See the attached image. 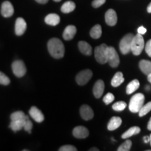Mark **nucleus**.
I'll use <instances>...</instances> for the list:
<instances>
[{
	"mask_svg": "<svg viewBox=\"0 0 151 151\" xmlns=\"http://www.w3.org/2000/svg\"><path fill=\"white\" fill-rule=\"evenodd\" d=\"M48 50L52 58L60 59L65 55V46L63 43L58 38H52L48 42Z\"/></svg>",
	"mask_w": 151,
	"mask_h": 151,
	"instance_id": "f257e3e1",
	"label": "nucleus"
},
{
	"mask_svg": "<svg viewBox=\"0 0 151 151\" xmlns=\"http://www.w3.org/2000/svg\"><path fill=\"white\" fill-rule=\"evenodd\" d=\"M109 46L106 44L100 45L97 46L94 49V57L97 61L100 64H104L108 62Z\"/></svg>",
	"mask_w": 151,
	"mask_h": 151,
	"instance_id": "f03ea898",
	"label": "nucleus"
},
{
	"mask_svg": "<svg viewBox=\"0 0 151 151\" xmlns=\"http://www.w3.org/2000/svg\"><path fill=\"white\" fill-rule=\"evenodd\" d=\"M144 101L145 97L143 94H135L130 99L129 104V111L132 113H139L144 104Z\"/></svg>",
	"mask_w": 151,
	"mask_h": 151,
	"instance_id": "7ed1b4c3",
	"label": "nucleus"
},
{
	"mask_svg": "<svg viewBox=\"0 0 151 151\" xmlns=\"http://www.w3.org/2000/svg\"><path fill=\"white\" fill-rule=\"evenodd\" d=\"M144 39L142 35L138 33L134 36L132 41L131 51L134 55H139L144 48Z\"/></svg>",
	"mask_w": 151,
	"mask_h": 151,
	"instance_id": "20e7f679",
	"label": "nucleus"
},
{
	"mask_svg": "<svg viewBox=\"0 0 151 151\" xmlns=\"http://www.w3.org/2000/svg\"><path fill=\"white\" fill-rule=\"evenodd\" d=\"M134 38V35L132 34L129 33L126 35L122 38L120 42V50L122 54L126 55L131 51V46H132V41Z\"/></svg>",
	"mask_w": 151,
	"mask_h": 151,
	"instance_id": "39448f33",
	"label": "nucleus"
},
{
	"mask_svg": "<svg viewBox=\"0 0 151 151\" xmlns=\"http://www.w3.org/2000/svg\"><path fill=\"white\" fill-rule=\"evenodd\" d=\"M12 70L16 76L21 78L25 75L27 69L22 60H16L12 64Z\"/></svg>",
	"mask_w": 151,
	"mask_h": 151,
	"instance_id": "423d86ee",
	"label": "nucleus"
},
{
	"mask_svg": "<svg viewBox=\"0 0 151 151\" xmlns=\"http://www.w3.org/2000/svg\"><path fill=\"white\" fill-rule=\"evenodd\" d=\"M92 76V72L90 69H85L83 71H81L79 72L76 76V80L77 83L80 86H84L91 79Z\"/></svg>",
	"mask_w": 151,
	"mask_h": 151,
	"instance_id": "0eeeda50",
	"label": "nucleus"
},
{
	"mask_svg": "<svg viewBox=\"0 0 151 151\" xmlns=\"http://www.w3.org/2000/svg\"><path fill=\"white\" fill-rule=\"evenodd\" d=\"M108 62L111 67L116 68L118 67L120 64V58L118 52L113 47H109V55H108Z\"/></svg>",
	"mask_w": 151,
	"mask_h": 151,
	"instance_id": "6e6552de",
	"label": "nucleus"
},
{
	"mask_svg": "<svg viewBox=\"0 0 151 151\" xmlns=\"http://www.w3.org/2000/svg\"><path fill=\"white\" fill-rule=\"evenodd\" d=\"M1 14L4 18H9L14 14V9L12 4L9 1H4L1 7Z\"/></svg>",
	"mask_w": 151,
	"mask_h": 151,
	"instance_id": "1a4fd4ad",
	"label": "nucleus"
},
{
	"mask_svg": "<svg viewBox=\"0 0 151 151\" xmlns=\"http://www.w3.org/2000/svg\"><path fill=\"white\" fill-rule=\"evenodd\" d=\"M27 29V23L22 18H18L15 24V32L17 36H21Z\"/></svg>",
	"mask_w": 151,
	"mask_h": 151,
	"instance_id": "9d476101",
	"label": "nucleus"
},
{
	"mask_svg": "<svg viewBox=\"0 0 151 151\" xmlns=\"http://www.w3.org/2000/svg\"><path fill=\"white\" fill-rule=\"evenodd\" d=\"M105 21L109 26L116 25L118 22V16H117L116 12L113 9H109L106 12Z\"/></svg>",
	"mask_w": 151,
	"mask_h": 151,
	"instance_id": "9b49d317",
	"label": "nucleus"
},
{
	"mask_svg": "<svg viewBox=\"0 0 151 151\" xmlns=\"http://www.w3.org/2000/svg\"><path fill=\"white\" fill-rule=\"evenodd\" d=\"M81 116L85 120H90L94 117V112L92 108L88 105H83L80 109Z\"/></svg>",
	"mask_w": 151,
	"mask_h": 151,
	"instance_id": "f8f14e48",
	"label": "nucleus"
},
{
	"mask_svg": "<svg viewBox=\"0 0 151 151\" xmlns=\"http://www.w3.org/2000/svg\"><path fill=\"white\" fill-rule=\"evenodd\" d=\"M73 135L77 139H86L89 135V131L83 126H78L73 129Z\"/></svg>",
	"mask_w": 151,
	"mask_h": 151,
	"instance_id": "ddd939ff",
	"label": "nucleus"
},
{
	"mask_svg": "<svg viewBox=\"0 0 151 151\" xmlns=\"http://www.w3.org/2000/svg\"><path fill=\"white\" fill-rule=\"evenodd\" d=\"M30 116L34 120H35L37 122H41L44 120V116L42 112L39 110L37 107L32 106L29 111Z\"/></svg>",
	"mask_w": 151,
	"mask_h": 151,
	"instance_id": "4468645a",
	"label": "nucleus"
},
{
	"mask_svg": "<svg viewBox=\"0 0 151 151\" xmlns=\"http://www.w3.org/2000/svg\"><path fill=\"white\" fill-rule=\"evenodd\" d=\"M104 83L102 80H98L93 87V94L96 98H100L104 91Z\"/></svg>",
	"mask_w": 151,
	"mask_h": 151,
	"instance_id": "2eb2a0df",
	"label": "nucleus"
},
{
	"mask_svg": "<svg viewBox=\"0 0 151 151\" xmlns=\"http://www.w3.org/2000/svg\"><path fill=\"white\" fill-rule=\"evenodd\" d=\"M76 27L74 25H68L64 30L63 39L66 41H70L76 34Z\"/></svg>",
	"mask_w": 151,
	"mask_h": 151,
	"instance_id": "dca6fc26",
	"label": "nucleus"
},
{
	"mask_svg": "<svg viewBox=\"0 0 151 151\" xmlns=\"http://www.w3.org/2000/svg\"><path fill=\"white\" fill-rule=\"evenodd\" d=\"M60 18L56 14H50L45 18V22L48 25L56 26L60 23Z\"/></svg>",
	"mask_w": 151,
	"mask_h": 151,
	"instance_id": "f3484780",
	"label": "nucleus"
},
{
	"mask_svg": "<svg viewBox=\"0 0 151 151\" xmlns=\"http://www.w3.org/2000/svg\"><path fill=\"white\" fill-rule=\"evenodd\" d=\"M78 48L80 51L82 52L83 54L86 55H90L92 52V47L86 41H81L78 42Z\"/></svg>",
	"mask_w": 151,
	"mask_h": 151,
	"instance_id": "a211bd4d",
	"label": "nucleus"
},
{
	"mask_svg": "<svg viewBox=\"0 0 151 151\" xmlns=\"http://www.w3.org/2000/svg\"><path fill=\"white\" fill-rule=\"evenodd\" d=\"M122 124V119L120 117H116L114 116L109 121L107 128L110 131H113V130H116V129L120 127Z\"/></svg>",
	"mask_w": 151,
	"mask_h": 151,
	"instance_id": "6ab92c4d",
	"label": "nucleus"
},
{
	"mask_svg": "<svg viewBox=\"0 0 151 151\" xmlns=\"http://www.w3.org/2000/svg\"><path fill=\"white\" fill-rule=\"evenodd\" d=\"M139 67L142 72L147 76L151 74V62L142 60L139 62Z\"/></svg>",
	"mask_w": 151,
	"mask_h": 151,
	"instance_id": "aec40b11",
	"label": "nucleus"
},
{
	"mask_svg": "<svg viewBox=\"0 0 151 151\" xmlns=\"http://www.w3.org/2000/svg\"><path fill=\"white\" fill-rule=\"evenodd\" d=\"M27 116L25 117V118L22 119V120H11L10 123V128L13 131L16 132L18 131H20V129H22L24 127V121H25V119L27 118Z\"/></svg>",
	"mask_w": 151,
	"mask_h": 151,
	"instance_id": "412c9836",
	"label": "nucleus"
},
{
	"mask_svg": "<svg viewBox=\"0 0 151 151\" xmlns=\"http://www.w3.org/2000/svg\"><path fill=\"white\" fill-rule=\"evenodd\" d=\"M124 78L123 77V74L122 72H117L116 74L114 75L113 78L111 80V86L114 88H117V87L120 86L122 83L124 82Z\"/></svg>",
	"mask_w": 151,
	"mask_h": 151,
	"instance_id": "4be33fe9",
	"label": "nucleus"
},
{
	"mask_svg": "<svg viewBox=\"0 0 151 151\" xmlns=\"http://www.w3.org/2000/svg\"><path fill=\"white\" fill-rule=\"evenodd\" d=\"M76 9L75 3L72 1H66L65 3L63 4V5L61 7V11L64 14H69L72 12Z\"/></svg>",
	"mask_w": 151,
	"mask_h": 151,
	"instance_id": "5701e85b",
	"label": "nucleus"
},
{
	"mask_svg": "<svg viewBox=\"0 0 151 151\" xmlns=\"http://www.w3.org/2000/svg\"><path fill=\"white\" fill-rule=\"evenodd\" d=\"M140 86V83L137 79L132 81L129 84L127 85V88H126V92L127 94H131L134 92L136 90H138V88Z\"/></svg>",
	"mask_w": 151,
	"mask_h": 151,
	"instance_id": "b1692460",
	"label": "nucleus"
},
{
	"mask_svg": "<svg viewBox=\"0 0 151 151\" xmlns=\"http://www.w3.org/2000/svg\"><path fill=\"white\" fill-rule=\"evenodd\" d=\"M140 132H141L140 127H137V126H134V127L129 128V129L127 130V131L124 132V134H122V139H127L128 138L132 137V136L137 134H139Z\"/></svg>",
	"mask_w": 151,
	"mask_h": 151,
	"instance_id": "393cba45",
	"label": "nucleus"
},
{
	"mask_svg": "<svg viewBox=\"0 0 151 151\" xmlns=\"http://www.w3.org/2000/svg\"><path fill=\"white\" fill-rule=\"evenodd\" d=\"M101 34H102V29H101V27L100 24H96L90 30V35L91 36L92 38L94 39H99L101 37Z\"/></svg>",
	"mask_w": 151,
	"mask_h": 151,
	"instance_id": "a878e982",
	"label": "nucleus"
},
{
	"mask_svg": "<svg viewBox=\"0 0 151 151\" xmlns=\"http://www.w3.org/2000/svg\"><path fill=\"white\" fill-rule=\"evenodd\" d=\"M151 111V101L148 102L146 104L143 105V106L141 107L140 111H139V114L140 117H143L146 116L147 113H148Z\"/></svg>",
	"mask_w": 151,
	"mask_h": 151,
	"instance_id": "bb28decb",
	"label": "nucleus"
},
{
	"mask_svg": "<svg viewBox=\"0 0 151 151\" xmlns=\"http://www.w3.org/2000/svg\"><path fill=\"white\" fill-rule=\"evenodd\" d=\"M126 107H127V104L122 101H118V102L115 103L112 106V108L113 110L116 111H123L124 110V109H125Z\"/></svg>",
	"mask_w": 151,
	"mask_h": 151,
	"instance_id": "cd10ccee",
	"label": "nucleus"
},
{
	"mask_svg": "<svg viewBox=\"0 0 151 151\" xmlns=\"http://www.w3.org/2000/svg\"><path fill=\"white\" fill-rule=\"evenodd\" d=\"M27 116L22 111H16V112L13 113L11 115V120H22V119L25 118Z\"/></svg>",
	"mask_w": 151,
	"mask_h": 151,
	"instance_id": "c85d7f7f",
	"label": "nucleus"
},
{
	"mask_svg": "<svg viewBox=\"0 0 151 151\" xmlns=\"http://www.w3.org/2000/svg\"><path fill=\"white\" fill-rule=\"evenodd\" d=\"M132 143L130 140H126L121 146H119L118 151H129L131 149Z\"/></svg>",
	"mask_w": 151,
	"mask_h": 151,
	"instance_id": "c756f323",
	"label": "nucleus"
},
{
	"mask_svg": "<svg viewBox=\"0 0 151 151\" xmlns=\"http://www.w3.org/2000/svg\"><path fill=\"white\" fill-rule=\"evenodd\" d=\"M11 81L6 75L0 71V84L4 86H8L10 84Z\"/></svg>",
	"mask_w": 151,
	"mask_h": 151,
	"instance_id": "7c9ffc66",
	"label": "nucleus"
},
{
	"mask_svg": "<svg viewBox=\"0 0 151 151\" xmlns=\"http://www.w3.org/2000/svg\"><path fill=\"white\" fill-rule=\"evenodd\" d=\"M32 127H33L32 122L31 120H29V117L27 116V118H26V119H25V121H24V124L23 129L25 130L26 132H27L28 133H31Z\"/></svg>",
	"mask_w": 151,
	"mask_h": 151,
	"instance_id": "2f4dec72",
	"label": "nucleus"
},
{
	"mask_svg": "<svg viewBox=\"0 0 151 151\" xmlns=\"http://www.w3.org/2000/svg\"><path fill=\"white\" fill-rule=\"evenodd\" d=\"M115 99L114 95L111 92H109L104 96V97L103 98V101L106 104H109L111 102H113V100Z\"/></svg>",
	"mask_w": 151,
	"mask_h": 151,
	"instance_id": "473e14b6",
	"label": "nucleus"
},
{
	"mask_svg": "<svg viewBox=\"0 0 151 151\" xmlns=\"http://www.w3.org/2000/svg\"><path fill=\"white\" fill-rule=\"evenodd\" d=\"M60 151H76L77 148L75 146L71 145H66V146H62L59 148Z\"/></svg>",
	"mask_w": 151,
	"mask_h": 151,
	"instance_id": "72a5a7b5",
	"label": "nucleus"
},
{
	"mask_svg": "<svg viewBox=\"0 0 151 151\" xmlns=\"http://www.w3.org/2000/svg\"><path fill=\"white\" fill-rule=\"evenodd\" d=\"M106 2V0H94L92 2V6L94 8H99Z\"/></svg>",
	"mask_w": 151,
	"mask_h": 151,
	"instance_id": "f704fd0d",
	"label": "nucleus"
},
{
	"mask_svg": "<svg viewBox=\"0 0 151 151\" xmlns=\"http://www.w3.org/2000/svg\"><path fill=\"white\" fill-rule=\"evenodd\" d=\"M145 50H146V52L148 54V55L151 58V39L146 43Z\"/></svg>",
	"mask_w": 151,
	"mask_h": 151,
	"instance_id": "c9c22d12",
	"label": "nucleus"
},
{
	"mask_svg": "<svg viewBox=\"0 0 151 151\" xmlns=\"http://www.w3.org/2000/svg\"><path fill=\"white\" fill-rule=\"evenodd\" d=\"M138 33L140 34V35H145V34L147 32V29L145 28L144 27H143V26H141V27L138 28V30H137Z\"/></svg>",
	"mask_w": 151,
	"mask_h": 151,
	"instance_id": "e433bc0d",
	"label": "nucleus"
},
{
	"mask_svg": "<svg viewBox=\"0 0 151 151\" xmlns=\"http://www.w3.org/2000/svg\"><path fill=\"white\" fill-rule=\"evenodd\" d=\"M143 141L146 143H148L150 141V137H148V136H146V137H143Z\"/></svg>",
	"mask_w": 151,
	"mask_h": 151,
	"instance_id": "4c0bfd02",
	"label": "nucleus"
},
{
	"mask_svg": "<svg viewBox=\"0 0 151 151\" xmlns=\"http://www.w3.org/2000/svg\"><path fill=\"white\" fill-rule=\"evenodd\" d=\"M37 3L41 4H45L48 1V0H35Z\"/></svg>",
	"mask_w": 151,
	"mask_h": 151,
	"instance_id": "58836bf2",
	"label": "nucleus"
},
{
	"mask_svg": "<svg viewBox=\"0 0 151 151\" xmlns=\"http://www.w3.org/2000/svg\"><path fill=\"white\" fill-rule=\"evenodd\" d=\"M148 130H150L151 131V118H150V120H149V122H148Z\"/></svg>",
	"mask_w": 151,
	"mask_h": 151,
	"instance_id": "ea45409f",
	"label": "nucleus"
},
{
	"mask_svg": "<svg viewBox=\"0 0 151 151\" xmlns=\"http://www.w3.org/2000/svg\"><path fill=\"white\" fill-rule=\"evenodd\" d=\"M147 11H148V13H150V14H151V2L150 3V4L148 5V8H147Z\"/></svg>",
	"mask_w": 151,
	"mask_h": 151,
	"instance_id": "a19ab883",
	"label": "nucleus"
},
{
	"mask_svg": "<svg viewBox=\"0 0 151 151\" xmlns=\"http://www.w3.org/2000/svg\"><path fill=\"white\" fill-rule=\"evenodd\" d=\"M90 151H99V149H97V148H92L91 149H90Z\"/></svg>",
	"mask_w": 151,
	"mask_h": 151,
	"instance_id": "79ce46f5",
	"label": "nucleus"
},
{
	"mask_svg": "<svg viewBox=\"0 0 151 151\" xmlns=\"http://www.w3.org/2000/svg\"><path fill=\"white\" fill-rule=\"evenodd\" d=\"M148 81L151 83V74L148 76Z\"/></svg>",
	"mask_w": 151,
	"mask_h": 151,
	"instance_id": "37998d69",
	"label": "nucleus"
},
{
	"mask_svg": "<svg viewBox=\"0 0 151 151\" xmlns=\"http://www.w3.org/2000/svg\"><path fill=\"white\" fill-rule=\"evenodd\" d=\"M146 89L147 91H150V86H146Z\"/></svg>",
	"mask_w": 151,
	"mask_h": 151,
	"instance_id": "c03bdc74",
	"label": "nucleus"
},
{
	"mask_svg": "<svg viewBox=\"0 0 151 151\" xmlns=\"http://www.w3.org/2000/svg\"><path fill=\"white\" fill-rule=\"evenodd\" d=\"M54 1H55V2H59V1H61V0H53Z\"/></svg>",
	"mask_w": 151,
	"mask_h": 151,
	"instance_id": "a18cd8bd",
	"label": "nucleus"
},
{
	"mask_svg": "<svg viewBox=\"0 0 151 151\" xmlns=\"http://www.w3.org/2000/svg\"><path fill=\"white\" fill-rule=\"evenodd\" d=\"M150 145H151V134L150 135Z\"/></svg>",
	"mask_w": 151,
	"mask_h": 151,
	"instance_id": "49530a36",
	"label": "nucleus"
}]
</instances>
